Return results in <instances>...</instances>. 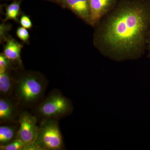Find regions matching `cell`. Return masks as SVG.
<instances>
[{
  "instance_id": "9a60e30c",
  "label": "cell",
  "mask_w": 150,
  "mask_h": 150,
  "mask_svg": "<svg viewBox=\"0 0 150 150\" xmlns=\"http://www.w3.org/2000/svg\"><path fill=\"white\" fill-rule=\"evenodd\" d=\"M11 25L3 22L0 25V41L1 43L6 42L8 38V33L11 30Z\"/></svg>"
},
{
  "instance_id": "2e32d148",
  "label": "cell",
  "mask_w": 150,
  "mask_h": 150,
  "mask_svg": "<svg viewBox=\"0 0 150 150\" xmlns=\"http://www.w3.org/2000/svg\"><path fill=\"white\" fill-rule=\"evenodd\" d=\"M17 36L25 43H28L30 35L26 28L22 27H18L16 31Z\"/></svg>"
},
{
  "instance_id": "7c38bea8",
  "label": "cell",
  "mask_w": 150,
  "mask_h": 150,
  "mask_svg": "<svg viewBox=\"0 0 150 150\" xmlns=\"http://www.w3.org/2000/svg\"><path fill=\"white\" fill-rule=\"evenodd\" d=\"M22 0L13 1L10 4L6 7L5 18L3 22L12 20L17 22H19L20 15L21 13V5Z\"/></svg>"
},
{
  "instance_id": "52a82bcc",
  "label": "cell",
  "mask_w": 150,
  "mask_h": 150,
  "mask_svg": "<svg viewBox=\"0 0 150 150\" xmlns=\"http://www.w3.org/2000/svg\"><path fill=\"white\" fill-rule=\"evenodd\" d=\"M90 25L94 27L100 20L115 7L118 0H88Z\"/></svg>"
},
{
  "instance_id": "d6986e66",
  "label": "cell",
  "mask_w": 150,
  "mask_h": 150,
  "mask_svg": "<svg viewBox=\"0 0 150 150\" xmlns=\"http://www.w3.org/2000/svg\"><path fill=\"white\" fill-rule=\"evenodd\" d=\"M147 48L148 51H149L148 56V57H149V58L150 59V32L149 35V38H148L147 46Z\"/></svg>"
},
{
  "instance_id": "9c48e42d",
  "label": "cell",
  "mask_w": 150,
  "mask_h": 150,
  "mask_svg": "<svg viewBox=\"0 0 150 150\" xmlns=\"http://www.w3.org/2000/svg\"><path fill=\"white\" fill-rule=\"evenodd\" d=\"M4 47L3 54L10 60L15 63L19 69L23 68L21 52L23 45L13 38L9 37Z\"/></svg>"
},
{
  "instance_id": "7a4b0ae2",
  "label": "cell",
  "mask_w": 150,
  "mask_h": 150,
  "mask_svg": "<svg viewBox=\"0 0 150 150\" xmlns=\"http://www.w3.org/2000/svg\"><path fill=\"white\" fill-rule=\"evenodd\" d=\"M15 76L13 98L23 109L33 108L43 100L48 85L45 76L35 71H22Z\"/></svg>"
},
{
  "instance_id": "3957f363",
  "label": "cell",
  "mask_w": 150,
  "mask_h": 150,
  "mask_svg": "<svg viewBox=\"0 0 150 150\" xmlns=\"http://www.w3.org/2000/svg\"><path fill=\"white\" fill-rule=\"evenodd\" d=\"M33 109V114L41 121L46 119L59 120L71 115L74 107L69 98L59 90L54 89Z\"/></svg>"
},
{
  "instance_id": "277c9868",
  "label": "cell",
  "mask_w": 150,
  "mask_h": 150,
  "mask_svg": "<svg viewBox=\"0 0 150 150\" xmlns=\"http://www.w3.org/2000/svg\"><path fill=\"white\" fill-rule=\"evenodd\" d=\"M40 122L35 142L41 150L64 149L59 120L46 119Z\"/></svg>"
},
{
  "instance_id": "6da1fadb",
  "label": "cell",
  "mask_w": 150,
  "mask_h": 150,
  "mask_svg": "<svg viewBox=\"0 0 150 150\" xmlns=\"http://www.w3.org/2000/svg\"><path fill=\"white\" fill-rule=\"evenodd\" d=\"M94 28L93 45L103 56L115 62L139 59L150 32V0H118Z\"/></svg>"
},
{
  "instance_id": "ac0fdd59",
  "label": "cell",
  "mask_w": 150,
  "mask_h": 150,
  "mask_svg": "<svg viewBox=\"0 0 150 150\" xmlns=\"http://www.w3.org/2000/svg\"><path fill=\"white\" fill-rule=\"evenodd\" d=\"M23 150H41L40 147L37 145L35 142L27 144Z\"/></svg>"
},
{
  "instance_id": "ffe728a7",
  "label": "cell",
  "mask_w": 150,
  "mask_h": 150,
  "mask_svg": "<svg viewBox=\"0 0 150 150\" xmlns=\"http://www.w3.org/2000/svg\"><path fill=\"white\" fill-rule=\"evenodd\" d=\"M44 1H50L51 2L56 3V4H57V0H44Z\"/></svg>"
},
{
  "instance_id": "44dd1931",
  "label": "cell",
  "mask_w": 150,
  "mask_h": 150,
  "mask_svg": "<svg viewBox=\"0 0 150 150\" xmlns=\"http://www.w3.org/2000/svg\"><path fill=\"white\" fill-rule=\"evenodd\" d=\"M4 1H17V0H4Z\"/></svg>"
},
{
  "instance_id": "30bf717a",
  "label": "cell",
  "mask_w": 150,
  "mask_h": 150,
  "mask_svg": "<svg viewBox=\"0 0 150 150\" xmlns=\"http://www.w3.org/2000/svg\"><path fill=\"white\" fill-rule=\"evenodd\" d=\"M14 70L0 69V96L11 98L13 97L15 84V76L12 72Z\"/></svg>"
},
{
  "instance_id": "5b68a950",
  "label": "cell",
  "mask_w": 150,
  "mask_h": 150,
  "mask_svg": "<svg viewBox=\"0 0 150 150\" xmlns=\"http://www.w3.org/2000/svg\"><path fill=\"white\" fill-rule=\"evenodd\" d=\"M38 121L37 117L33 113L25 109L22 110L19 118L20 126L17 139L26 144L35 142L39 128L37 126Z\"/></svg>"
},
{
  "instance_id": "8992f818",
  "label": "cell",
  "mask_w": 150,
  "mask_h": 150,
  "mask_svg": "<svg viewBox=\"0 0 150 150\" xmlns=\"http://www.w3.org/2000/svg\"><path fill=\"white\" fill-rule=\"evenodd\" d=\"M23 110L13 98L0 97L1 124L19 123V118Z\"/></svg>"
},
{
  "instance_id": "ba28073f",
  "label": "cell",
  "mask_w": 150,
  "mask_h": 150,
  "mask_svg": "<svg viewBox=\"0 0 150 150\" xmlns=\"http://www.w3.org/2000/svg\"><path fill=\"white\" fill-rule=\"evenodd\" d=\"M57 4L71 11L78 17L90 25V8L88 0H57Z\"/></svg>"
},
{
  "instance_id": "5bb4252c",
  "label": "cell",
  "mask_w": 150,
  "mask_h": 150,
  "mask_svg": "<svg viewBox=\"0 0 150 150\" xmlns=\"http://www.w3.org/2000/svg\"><path fill=\"white\" fill-rule=\"evenodd\" d=\"M26 145L25 142L19 139H17L13 142L5 146H0L1 150H23Z\"/></svg>"
},
{
  "instance_id": "8fae6325",
  "label": "cell",
  "mask_w": 150,
  "mask_h": 150,
  "mask_svg": "<svg viewBox=\"0 0 150 150\" xmlns=\"http://www.w3.org/2000/svg\"><path fill=\"white\" fill-rule=\"evenodd\" d=\"M19 126V123L1 124L0 146H5L16 139Z\"/></svg>"
},
{
  "instance_id": "4fadbf2b",
  "label": "cell",
  "mask_w": 150,
  "mask_h": 150,
  "mask_svg": "<svg viewBox=\"0 0 150 150\" xmlns=\"http://www.w3.org/2000/svg\"><path fill=\"white\" fill-rule=\"evenodd\" d=\"M19 69L11 60L5 56L3 53L0 54V69L17 70Z\"/></svg>"
},
{
  "instance_id": "e0dca14e",
  "label": "cell",
  "mask_w": 150,
  "mask_h": 150,
  "mask_svg": "<svg viewBox=\"0 0 150 150\" xmlns=\"http://www.w3.org/2000/svg\"><path fill=\"white\" fill-rule=\"evenodd\" d=\"M19 23L21 26L26 28L30 29L33 27L31 20L28 16L25 14L22 15L19 20Z\"/></svg>"
}]
</instances>
